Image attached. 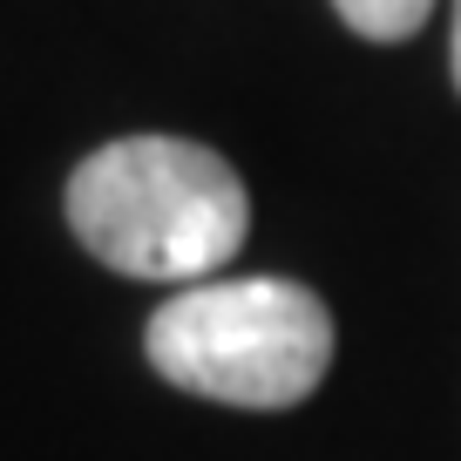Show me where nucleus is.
Here are the masks:
<instances>
[{"label": "nucleus", "mask_w": 461, "mask_h": 461, "mask_svg": "<svg viewBox=\"0 0 461 461\" xmlns=\"http://www.w3.org/2000/svg\"><path fill=\"white\" fill-rule=\"evenodd\" d=\"M68 230L95 265L157 285H203L238 258L251 197L217 149L184 136H122L68 176Z\"/></svg>", "instance_id": "nucleus-1"}, {"label": "nucleus", "mask_w": 461, "mask_h": 461, "mask_svg": "<svg viewBox=\"0 0 461 461\" xmlns=\"http://www.w3.org/2000/svg\"><path fill=\"white\" fill-rule=\"evenodd\" d=\"M143 353L184 393L278 414L326 380L332 312L299 278H203L157 305Z\"/></svg>", "instance_id": "nucleus-2"}, {"label": "nucleus", "mask_w": 461, "mask_h": 461, "mask_svg": "<svg viewBox=\"0 0 461 461\" xmlns=\"http://www.w3.org/2000/svg\"><path fill=\"white\" fill-rule=\"evenodd\" d=\"M339 7V21L353 34H366V41H407V34L428 28L434 0H332Z\"/></svg>", "instance_id": "nucleus-3"}, {"label": "nucleus", "mask_w": 461, "mask_h": 461, "mask_svg": "<svg viewBox=\"0 0 461 461\" xmlns=\"http://www.w3.org/2000/svg\"><path fill=\"white\" fill-rule=\"evenodd\" d=\"M447 61H455V88H461V0H455V48H447Z\"/></svg>", "instance_id": "nucleus-4"}]
</instances>
